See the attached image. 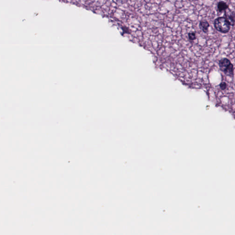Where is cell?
<instances>
[{
  "instance_id": "7a4b0ae2",
  "label": "cell",
  "mask_w": 235,
  "mask_h": 235,
  "mask_svg": "<svg viewBox=\"0 0 235 235\" xmlns=\"http://www.w3.org/2000/svg\"><path fill=\"white\" fill-rule=\"evenodd\" d=\"M116 1L118 2V3H122V4H123V3L125 2L126 0H116Z\"/></svg>"
},
{
  "instance_id": "6da1fadb",
  "label": "cell",
  "mask_w": 235,
  "mask_h": 235,
  "mask_svg": "<svg viewBox=\"0 0 235 235\" xmlns=\"http://www.w3.org/2000/svg\"><path fill=\"white\" fill-rule=\"evenodd\" d=\"M121 29L123 30V34L122 35H124L125 34H130V31L129 29L127 28V27H125V26H123L121 27Z\"/></svg>"
}]
</instances>
